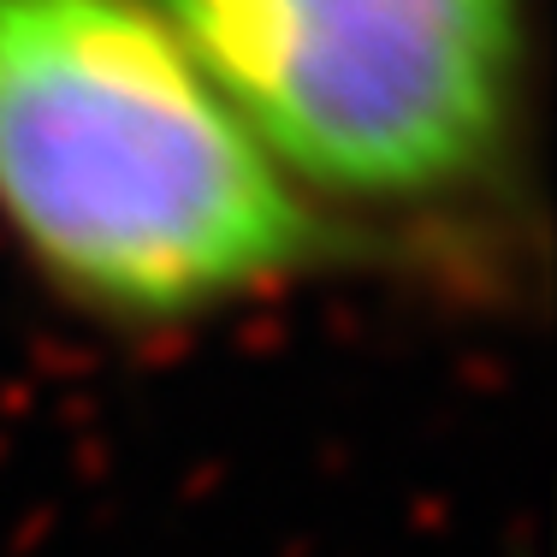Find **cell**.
Returning a JSON list of instances; mask_svg holds the SVG:
<instances>
[{
	"mask_svg": "<svg viewBox=\"0 0 557 557\" xmlns=\"http://www.w3.org/2000/svg\"><path fill=\"white\" fill-rule=\"evenodd\" d=\"M0 225L113 326H190L297 278L302 190L149 0H0Z\"/></svg>",
	"mask_w": 557,
	"mask_h": 557,
	"instance_id": "obj_1",
	"label": "cell"
},
{
	"mask_svg": "<svg viewBox=\"0 0 557 557\" xmlns=\"http://www.w3.org/2000/svg\"><path fill=\"white\" fill-rule=\"evenodd\" d=\"M290 184L433 202L498 161L522 0H161Z\"/></svg>",
	"mask_w": 557,
	"mask_h": 557,
	"instance_id": "obj_2",
	"label": "cell"
}]
</instances>
